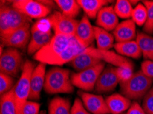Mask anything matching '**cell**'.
<instances>
[{
	"instance_id": "obj_1",
	"label": "cell",
	"mask_w": 153,
	"mask_h": 114,
	"mask_svg": "<svg viewBox=\"0 0 153 114\" xmlns=\"http://www.w3.org/2000/svg\"><path fill=\"white\" fill-rule=\"evenodd\" d=\"M45 92L49 94H70L74 90L69 70L54 66L50 68L45 75Z\"/></svg>"
},
{
	"instance_id": "obj_2",
	"label": "cell",
	"mask_w": 153,
	"mask_h": 114,
	"mask_svg": "<svg viewBox=\"0 0 153 114\" xmlns=\"http://www.w3.org/2000/svg\"><path fill=\"white\" fill-rule=\"evenodd\" d=\"M153 79L148 77L139 71L134 73L128 81L120 83V91L122 95L133 101H139L143 99L152 88Z\"/></svg>"
},
{
	"instance_id": "obj_3",
	"label": "cell",
	"mask_w": 153,
	"mask_h": 114,
	"mask_svg": "<svg viewBox=\"0 0 153 114\" xmlns=\"http://www.w3.org/2000/svg\"><path fill=\"white\" fill-rule=\"evenodd\" d=\"M34 64L27 60L21 73V76L13 88L14 99L17 114H22L23 108L29 99L30 94V79Z\"/></svg>"
},
{
	"instance_id": "obj_4",
	"label": "cell",
	"mask_w": 153,
	"mask_h": 114,
	"mask_svg": "<svg viewBox=\"0 0 153 114\" xmlns=\"http://www.w3.org/2000/svg\"><path fill=\"white\" fill-rule=\"evenodd\" d=\"M31 19L13 7L1 6L0 10V33L1 37L16 31L25 25L30 24Z\"/></svg>"
},
{
	"instance_id": "obj_5",
	"label": "cell",
	"mask_w": 153,
	"mask_h": 114,
	"mask_svg": "<svg viewBox=\"0 0 153 114\" xmlns=\"http://www.w3.org/2000/svg\"><path fill=\"white\" fill-rule=\"evenodd\" d=\"M74 37L54 34L50 43L33 55L36 61L49 64L52 60L65 49L72 41Z\"/></svg>"
},
{
	"instance_id": "obj_6",
	"label": "cell",
	"mask_w": 153,
	"mask_h": 114,
	"mask_svg": "<svg viewBox=\"0 0 153 114\" xmlns=\"http://www.w3.org/2000/svg\"><path fill=\"white\" fill-rule=\"evenodd\" d=\"M49 23L38 21L31 27V38L27 47V53L30 55H34L47 45L54 36Z\"/></svg>"
},
{
	"instance_id": "obj_7",
	"label": "cell",
	"mask_w": 153,
	"mask_h": 114,
	"mask_svg": "<svg viewBox=\"0 0 153 114\" xmlns=\"http://www.w3.org/2000/svg\"><path fill=\"white\" fill-rule=\"evenodd\" d=\"M105 67V62H102L91 68L73 74L71 76L73 85L87 92L95 90L100 74Z\"/></svg>"
},
{
	"instance_id": "obj_8",
	"label": "cell",
	"mask_w": 153,
	"mask_h": 114,
	"mask_svg": "<svg viewBox=\"0 0 153 114\" xmlns=\"http://www.w3.org/2000/svg\"><path fill=\"white\" fill-rule=\"evenodd\" d=\"M24 66L23 55L17 49L7 47L4 50L0 57L1 73L17 77Z\"/></svg>"
},
{
	"instance_id": "obj_9",
	"label": "cell",
	"mask_w": 153,
	"mask_h": 114,
	"mask_svg": "<svg viewBox=\"0 0 153 114\" xmlns=\"http://www.w3.org/2000/svg\"><path fill=\"white\" fill-rule=\"evenodd\" d=\"M46 20L51 28L54 29V34L65 35L70 37L75 36L76 29L79 23L78 20L66 17L59 11H55L51 13L46 18Z\"/></svg>"
},
{
	"instance_id": "obj_10",
	"label": "cell",
	"mask_w": 153,
	"mask_h": 114,
	"mask_svg": "<svg viewBox=\"0 0 153 114\" xmlns=\"http://www.w3.org/2000/svg\"><path fill=\"white\" fill-rule=\"evenodd\" d=\"M12 6L30 18L41 19L51 14L50 7L39 1L16 0L13 1Z\"/></svg>"
},
{
	"instance_id": "obj_11",
	"label": "cell",
	"mask_w": 153,
	"mask_h": 114,
	"mask_svg": "<svg viewBox=\"0 0 153 114\" xmlns=\"http://www.w3.org/2000/svg\"><path fill=\"white\" fill-rule=\"evenodd\" d=\"M84 52L91 55L104 62H107L109 65L114 67H125V68H133V63L127 57L118 54L117 53L110 50H100L93 46L85 49Z\"/></svg>"
},
{
	"instance_id": "obj_12",
	"label": "cell",
	"mask_w": 153,
	"mask_h": 114,
	"mask_svg": "<svg viewBox=\"0 0 153 114\" xmlns=\"http://www.w3.org/2000/svg\"><path fill=\"white\" fill-rule=\"evenodd\" d=\"M31 38L30 23L25 25L6 36L1 37V45L7 47L24 49L27 47Z\"/></svg>"
},
{
	"instance_id": "obj_13",
	"label": "cell",
	"mask_w": 153,
	"mask_h": 114,
	"mask_svg": "<svg viewBox=\"0 0 153 114\" xmlns=\"http://www.w3.org/2000/svg\"><path fill=\"white\" fill-rule=\"evenodd\" d=\"M119 83L115 67L108 65L100 74L95 86V91L99 94L111 92L116 88Z\"/></svg>"
},
{
	"instance_id": "obj_14",
	"label": "cell",
	"mask_w": 153,
	"mask_h": 114,
	"mask_svg": "<svg viewBox=\"0 0 153 114\" xmlns=\"http://www.w3.org/2000/svg\"><path fill=\"white\" fill-rule=\"evenodd\" d=\"M78 95L86 109L92 114H110L106 99L100 96L84 91L78 92Z\"/></svg>"
},
{
	"instance_id": "obj_15",
	"label": "cell",
	"mask_w": 153,
	"mask_h": 114,
	"mask_svg": "<svg viewBox=\"0 0 153 114\" xmlns=\"http://www.w3.org/2000/svg\"><path fill=\"white\" fill-rule=\"evenodd\" d=\"M46 75V64L43 63L35 66L30 79V94L29 101H36L40 99L41 92L44 88Z\"/></svg>"
},
{
	"instance_id": "obj_16",
	"label": "cell",
	"mask_w": 153,
	"mask_h": 114,
	"mask_svg": "<svg viewBox=\"0 0 153 114\" xmlns=\"http://www.w3.org/2000/svg\"><path fill=\"white\" fill-rule=\"evenodd\" d=\"M74 38L85 49L90 47L95 40L94 27L91 25L87 15L83 16L79 21Z\"/></svg>"
},
{
	"instance_id": "obj_17",
	"label": "cell",
	"mask_w": 153,
	"mask_h": 114,
	"mask_svg": "<svg viewBox=\"0 0 153 114\" xmlns=\"http://www.w3.org/2000/svg\"><path fill=\"white\" fill-rule=\"evenodd\" d=\"M85 49L84 46L81 45L74 37L72 41L68 47L62 51L58 56L54 58L49 64L54 65L55 66H61L65 64L71 62L74 58L82 53Z\"/></svg>"
},
{
	"instance_id": "obj_18",
	"label": "cell",
	"mask_w": 153,
	"mask_h": 114,
	"mask_svg": "<svg viewBox=\"0 0 153 114\" xmlns=\"http://www.w3.org/2000/svg\"><path fill=\"white\" fill-rule=\"evenodd\" d=\"M96 24L108 32L113 31L119 24V17L112 6H106L101 9L96 17Z\"/></svg>"
},
{
	"instance_id": "obj_19",
	"label": "cell",
	"mask_w": 153,
	"mask_h": 114,
	"mask_svg": "<svg viewBox=\"0 0 153 114\" xmlns=\"http://www.w3.org/2000/svg\"><path fill=\"white\" fill-rule=\"evenodd\" d=\"M112 34L117 43L134 40L137 38L136 24L132 19H127L120 23Z\"/></svg>"
},
{
	"instance_id": "obj_20",
	"label": "cell",
	"mask_w": 153,
	"mask_h": 114,
	"mask_svg": "<svg viewBox=\"0 0 153 114\" xmlns=\"http://www.w3.org/2000/svg\"><path fill=\"white\" fill-rule=\"evenodd\" d=\"M106 102L111 114H123L128 111L132 104L128 98L117 93L106 97Z\"/></svg>"
},
{
	"instance_id": "obj_21",
	"label": "cell",
	"mask_w": 153,
	"mask_h": 114,
	"mask_svg": "<svg viewBox=\"0 0 153 114\" xmlns=\"http://www.w3.org/2000/svg\"><path fill=\"white\" fill-rule=\"evenodd\" d=\"M102 62V61L101 60L88 54L83 51L82 53L74 58L69 64L75 71L79 73V72L91 68Z\"/></svg>"
},
{
	"instance_id": "obj_22",
	"label": "cell",
	"mask_w": 153,
	"mask_h": 114,
	"mask_svg": "<svg viewBox=\"0 0 153 114\" xmlns=\"http://www.w3.org/2000/svg\"><path fill=\"white\" fill-rule=\"evenodd\" d=\"M114 48L116 53L124 57L140 59L142 56L141 49L136 40L116 43L114 45Z\"/></svg>"
},
{
	"instance_id": "obj_23",
	"label": "cell",
	"mask_w": 153,
	"mask_h": 114,
	"mask_svg": "<svg viewBox=\"0 0 153 114\" xmlns=\"http://www.w3.org/2000/svg\"><path fill=\"white\" fill-rule=\"evenodd\" d=\"M111 1L107 0H78L81 8L85 13L88 18H96L99 12L102 8L108 5Z\"/></svg>"
},
{
	"instance_id": "obj_24",
	"label": "cell",
	"mask_w": 153,
	"mask_h": 114,
	"mask_svg": "<svg viewBox=\"0 0 153 114\" xmlns=\"http://www.w3.org/2000/svg\"><path fill=\"white\" fill-rule=\"evenodd\" d=\"M94 34L97 49L100 50H109L114 46V36L109 32L100 27L94 26Z\"/></svg>"
},
{
	"instance_id": "obj_25",
	"label": "cell",
	"mask_w": 153,
	"mask_h": 114,
	"mask_svg": "<svg viewBox=\"0 0 153 114\" xmlns=\"http://www.w3.org/2000/svg\"><path fill=\"white\" fill-rule=\"evenodd\" d=\"M136 41L145 60L153 61V36L144 32H138Z\"/></svg>"
},
{
	"instance_id": "obj_26",
	"label": "cell",
	"mask_w": 153,
	"mask_h": 114,
	"mask_svg": "<svg viewBox=\"0 0 153 114\" xmlns=\"http://www.w3.org/2000/svg\"><path fill=\"white\" fill-rule=\"evenodd\" d=\"M71 105L68 99L57 96L52 99L48 106L49 114H71Z\"/></svg>"
},
{
	"instance_id": "obj_27",
	"label": "cell",
	"mask_w": 153,
	"mask_h": 114,
	"mask_svg": "<svg viewBox=\"0 0 153 114\" xmlns=\"http://www.w3.org/2000/svg\"><path fill=\"white\" fill-rule=\"evenodd\" d=\"M55 4L59 7L62 15L74 18L79 15L81 7L75 0H56Z\"/></svg>"
},
{
	"instance_id": "obj_28",
	"label": "cell",
	"mask_w": 153,
	"mask_h": 114,
	"mask_svg": "<svg viewBox=\"0 0 153 114\" xmlns=\"http://www.w3.org/2000/svg\"><path fill=\"white\" fill-rule=\"evenodd\" d=\"M0 114H17L14 99L13 89L1 96Z\"/></svg>"
},
{
	"instance_id": "obj_29",
	"label": "cell",
	"mask_w": 153,
	"mask_h": 114,
	"mask_svg": "<svg viewBox=\"0 0 153 114\" xmlns=\"http://www.w3.org/2000/svg\"><path fill=\"white\" fill-rule=\"evenodd\" d=\"M113 8L118 17L126 20L131 17L134 8L131 1L128 0H117Z\"/></svg>"
},
{
	"instance_id": "obj_30",
	"label": "cell",
	"mask_w": 153,
	"mask_h": 114,
	"mask_svg": "<svg viewBox=\"0 0 153 114\" xmlns=\"http://www.w3.org/2000/svg\"><path fill=\"white\" fill-rule=\"evenodd\" d=\"M147 9L143 3H139L134 7L131 19L138 26H143L147 21Z\"/></svg>"
},
{
	"instance_id": "obj_31",
	"label": "cell",
	"mask_w": 153,
	"mask_h": 114,
	"mask_svg": "<svg viewBox=\"0 0 153 114\" xmlns=\"http://www.w3.org/2000/svg\"><path fill=\"white\" fill-rule=\"evenodd\" d=\"M147 9V21L143 25V31L147 34L153 33V1L145 0L141 1Z\"/></svg>"
},
{
	"instance_id": "obj_32",
	"label": "cell",
	"mask_w": 153,
	"mask_h": 114,
	"mask_svg": "<svg viewBox=\"0 0 153 114\" xmlns=\"http://www.w3.org/2000/svg\"><path fill=\"white\" fill-rule=\"evenodd\" d=\"M14 83H15V80L13 76L2 73H0V94L1 96L13 90L15 87Z\"/></svg>"
},
{
	"instance_id": "obj_33",
	"label": "cell",
	"mask_w": 153,
	"mask_h": 114,
	"mask_svg": "<svg viewBox=\"0 0 153 114\" xmlns=\"http://www.w3.org/2000/svg\"><path fill=\"white\" fill-rule=\"evenodd\" d=\"M141 107L147 114H153V87L143 98Z\"/></svg>"
},
{
	"instance_id": "obj_34",
	"label": "cell",
	"mask_w": 153,
	"mask_h": 114,
	"mask_svg": "<svg viewBox=\"0 0 153 114\" xmlns=\"http://www.w3.org/2000/svg\"><path fill=\"white\" fill-rule=\"evenodd\" d=\"M115 71L120 81V83L128 81L134 74L133 69L130 68H125V67H115Z\"/></svg>"
},
{
	"instance_id": "obj_35",
	"label": "cell",
	"mask_w": 153,
	"mask_h": 114,
	"mask_svg": "<svg viewBox=\"0 0 153 114\" xmlns=\"http://www.w3.org/2000/svg\"><path fill=\"white\" fill-rule=\"evenodd\" d=\"M41 104L36 101H27L23 108L22 114H40Z\"/></svg>"
},
{
	"instance_id": "obj_36",
	"label": "cell",
	"mask_w": 153,
	"mask_h": 114,
	"mask_svg": "<svg viewBox=\"0 0 153 114\" xmlns=\"http://www.w3.org/2000/svg\"><path fill=\"white\" fill-rule=\"evenodd\" d=\"M71 114H91L85 107L80 99L76 98L71 106Z\"/></svg>"
},
{
	"instance_id": "obj_37",
	"label": "cell",
	"mask_w": 153,
	"mask_h": 114,
	"mask_svg": "<svg viewBox=\"0 0 153 114\" xmlns=\"http://www.w3.org/2000/svg\"><path fill=\"white\" fill-rule=\"evenodd\" d=\"M141 71L148 77L153 79V61L145 60L141 65Z\"/></svg>"
},
{
	"instance_id": "obj_38",
	"label": "cell",
	"mask_w": 153,
	"mask_h": 114,
	"mask_svg": "<svg viewBox=\"0 0 153 114\" xmlns=\"http://www.w3.org/2000/svg\"><path fill=\"white\" fill-rule=\"evenodd\" d=\"M126 114H147L143 110L141 105L138 103V102L133 101L131 107L126 111Z\"/></svg>"
},
{
	"instance_id": "obj_39",
	"label": "cell",
	"mask_w": 153,
	"mask_h": 114,
	"mask_svg": "<svg viewBox=\"0 0 153 114\" xmlns=\"http://www.w3.org/2000/svg\"><path fill=\"white\" fill-rule=\"evenodd\" d=\"M40 114H45V113L44 112V111H43V112H41Z\"/></svg>"
},
{
	"instance_id": "obj_40",
	"label": "cell",
	"mask_w": 153,
	"mask_h": 114,
	"mask_svg": "<svg viewBox=\"0 0 153 114\" xmlns=\"http://www.w3.org/2000/svg\"><path fill=\"white\" fill-rule=\"evenodd\" d=\"M123 114H124V113H123Z\"/></svg>"
}]
</instances>
